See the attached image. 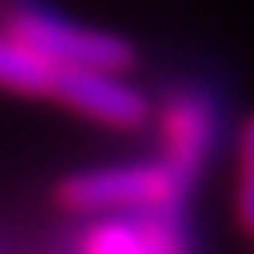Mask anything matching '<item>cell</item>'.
I'll return each mask as SVG.
<instances>
[{"label": "cell", "instance_id": "1", "mask_svg": "<svg viewBox=\"0 0 254 254\" xmlns=\"http://www.w3.org/2000/svg\"><path fill=\"white\" fill-rule=\"evenodd\" d=\"M186 193L190 186L156 156L76 171L57 186V201L76 216H110V212L182 209Z\"/></svg>", "mask_w": 254, "mask_h": 254}, {"label": "cell", "instance_id": "2", "mask_svg": "<svg viewBox=\"0 0 254 254\" xmlns=\"http://www.w3.org/2000/svg\"><path fill=\"white\" fill-rule=\"evenodd\" d=\"M0 27L38 53L53 57L57 64L68 68H106V72H133L137 50L114 31H99L87 23L64 19L50 8L27 4V0H11L0 11Z\"/></svg>", "mask_w": 254, "mask_h": 254}, {"label": "cell", "instance_id": "3", "mask_svg": "<svg viewBox=\"0 0 254 254\" xmlns=\"http://www.w3.org/2000/svg\"><path fill=\"white\" fill-rule=\"evenodd\" d=\"M156 133H159V159L186 186H193L216 148L220 110H216L212 95H205L197 87H179L156 106Z\"/></svg>", "mask_w": 254, "mask_h": 254}, {"label": "cell", "instance_id": "4", "mask_svg": "<svg viewBox=\"0 0 254 254\" xmlns=\"http://www.w3.org/2000/svg\"><path fill=\"white\" fill-rule=\"evenodd\" d=\"M76 254H190L179 209L91 216L76 239Z\"/></svg>", "mask_w": 254, "mask_h": 254}, {"label": "cell", "instance_id": "5", "mask_svg": "<svg viewBox=\"0 0 254 254\" xmlns=\"http://www.w3.org/2000/svg\"><path fill=\"white\" fill-rule=\"evenodd\" d=\"M57 106L114 133H133L152 118L148 95L137 84H129V72H106V68H72L61 84Z\"/></svg>", "mask_w": 254, "mask_h": 254}, {"label": "cell", "instance_id": "6", "mask_svg": "<svg viewBox=\"0 0 254 254\" xmlns=\"http://www.w3.org/2000/svg\"><path fill=\"white\" fill-rule=\"evenodd\" d=\"M72 72L68 64H57L53 57L38 53L23 38L8 34L0 27V91L19 99H50L57 103L64 76Z\"/></svg>", "mask_w": 254, "mask_h": 254}, {"label": "cell", "instance_id": "7", "mask_svg": "<svg viewBox=\"0 0 254 254\" xmlns=\"http://www.w3.org/2000/svg\"><path fill=\"white\" fill-rule=\"evenodd\" d=\"M235 224L239 232L254 235V114L243 122L235 140V186H232Z\"/></svg>", "mask_w": 254, "mask_h": 254}]
</instances>
